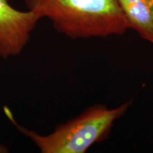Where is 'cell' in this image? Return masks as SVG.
<instances>
[{
    "instance_id": "277c9868",
    "label": "cell",
    "mask_w": 153,
    "mask_h": 153,
    "mask_svg": "<svg viewBox=\"0 0 153 153\" xmlns=\"http://www.w3.org/2000/svg\"><path fill=\"white\" fill-rule=\"evenodd\" d=\"M130 28L153 45V13L149 0H117Z\"/></svg>"
},
{
    "instance_id": "6da1fadb",
    "label": "cell",
    "mask_w": 153,
    "mask_h": 153,
    "mask_svg": "<svg viewBox=\"0 0 153 153\" xmlns=\"http://www.w3.org/2000/svg\"><path fill=\"white\" fill-rule=\"evenodd\" d=\"M28 10L72 39L122 36L130 28L117 0H24Z\"/></svg>"
},
{
    "instance_id": "5b68a950",
    "label": "cell",
    "mask_w": 153,
    "mask_h": 153,
    "mask_svg": "<svg viewBox=\"0 0 153 153\" xmlns=\"http://www.w3.org/2000/svg\"><path fill=\"white\" fill-rule=\"evenodd\" d=\"M149 2H150L151 9H152V13H153V0H149Z\"/></svg>"
},
{
    "instance_id": "3957f363",
    "label": "cell",
    "mask_w": 153,
    "mask_h": 153,
    "mask_svg": "<svg viewBox=\"0 0 153 153\" xmlns=\"http://www.w3.org/2000/svg\"><path fill=\"white\" fill-rule=\"evenodd\" d=\"M0 0V57L7 60L18 56L30 41L41 16L33 11H19Z\"/></svg>"
},
{
    "instance_id": "7a4b0ae2",
    "label": "cell",
    "mask_w": 153,
    "mask_h": 153,
    "mask_svg": "<svg viewBox=\"0 0 153 153\" xmlns=\"http://www.w3.org/2000/svg\"><path fill=\"white\" fill-rule=\"evenodd\" d=\"M131 106V101L114 108L94 105L48 135H41L19 125L7 106L4 107V111L16 128L30 138L41 152L85 153L94 144L106 138L115 121Z\"/></svg>"
}]
</instances>
